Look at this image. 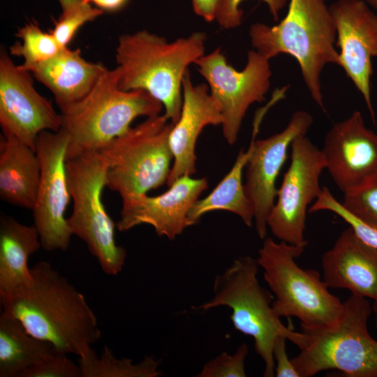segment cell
I'll return each mask as SVG.
<instances>
[{
    "mask_svg": "<svg viewBox=\"0 0 377 377\" xmlns=\"http://www.w3.org/2000/svg\"><path fill=\"white\" fill-rule=\"evenodd\" d=\"M248 353L246 343L239 346L232 355L223 352L206 362L197 376L245 377V360Z\"/></svg>",
    "mask_w": 377,
    "mask_h": 377,
    "instance_id": "30",
    "label": "cell"
},
{
    "mask_svg": "<svg viewBox=\"0 0 377 377\" xmlns=\"http://www.w3.org/2000/svg\"><path fill=\"white\" fill-rule=\"evenodd\" d=\"M53 353L51 343L32 336L18 320L1 313L0 377H20Z\"/></svg>",
    "mask_w": 377,
    "mask_h": 377,
    "instance_id": "24",
    "label": "cell"
},
{
    "mask_svg": "<svg viewBox=\"0 0 377 377\" xmlns=\"http://www.w3.org/2000/svg\"><path fill=\"white\" fill-rule=\"evenodd\" d=\"M41 247L34 226H27L1 213L0 217V295L33 283L29 257Z\"/></svg>",
    "mask_w": 377,
    "mask_h": 377,
    "instance_id": "22",
    "label": "cell"
},
{
    "mask_svg": "<svg viewBox=\"0 0 377 377\" xmlns=\"http://www.w3.org/2000/svg\"><path fill=\"white\" fill-rule=\"evenodd\" d=\"M206 38L196 31L168 42L146 30L120 36L115 50L119 88L147 91L175 124L181 114L184 76L188 66L205 54Z\"/></svg>",
    "mask_w": 377,
    "mask_h": 377,
    "instance_id": "2",
    "label": "cell"
},
{
    "mask_svg": "<svg viewBox=\"0 0 377 377\" xmlns=\"http://www.w3.org/2000/svg\"><path fill=\"white\" fill-rule=\"evenodd\" d=\"M220 0H191L195 13L207 22L216 19Z\"/></svg>",
    "mask_w": 377,
    "mask_h": 377,
    "instance_id": "34",
    "label": "cell"
},
{
    "mask_svg": "<svg viewBox=\"0 0 377 377\" xmlns=\"http://www.w3.org/2000/svg\"><path fill=\"white\" fill-rule=\"evenodd\" d=\"M330 7L339 48L338 66L362 95L371 117V59L377 57V15L363 0H337Z\"/></svg>",
    "mask_w": 377,
    "mask_h": 377,
    "instance_id": "15",
    "label": "cell"
},
{
    "mask_svg": "<svg viewBox=\"0 0 377 377\" xmlns=\"http://www.w3.org/2000/svg\"><path fill=\"white\" fill-rule=\"evenodd\" d=\"M195 64L220 108L223 137L232 145L237 140L249 107L265 100L271 84L269 60L251 50L247 53L246 66L239 71L228 63L221 49L218 47L205 54Z\"/></svg>",
    "mask_w": 377,
    "mask_h": 377,
    "instance_id": "10",
    "label": "cell"
},
{
    "mask_svg": "<svg viewBox=\"0 0 377 377\" xmlns=\"http://www.w3.org/2000/svg\"><path fill=\"white\" fill-rule=\"evenodd\" d=\"M86 3H93L98 8L105 11H116L125 6L128 0H83Z\"/></svg>",
    "mask_w": 377,
    "mask_h": 377,
    "instance_id": "35",
    "label": "cell"
},
{
    "mask_svg": "<svg viewBox=\"0 0 377 377\" xmlns=\"http://www.w3.org/2000/svg\"><path fill=\"white\" fill-rule=\"evenodd\" d=\"M281 99V94L274 91L267 104L256 113L251 140L252 150L245 168L244 189L253 209L256 231L261 239L267 237V219L277 195L276 181L286 161L288 150L297 136L306 135L313 122L309 112L297 110L281 131L257 140L264 116Z\"/></svg>",
    "mask_w": 377,
    "mask_h": 377,
    "instance_id": "11",
    "label": "cell"
},
{
    "mask_svg": "<svg viewBox=\"0 0 377 377\" xmlns=\"http://www.w3.org/2000/svg\"><path fill=\"white\" fill-rule=\"evenodd\" d=\"M62 14L50 31L61 47L67 45L73 38L78 29L84 23L92 21L103 14V10L93 8L90 3L79 2L62 10Z\"/></svg>",
    "mask_w": 377,
    "mask_h": 377,
    "instance_id": "28",
    "label": "cell"
},
{
    "mask_svg": "<svg viewBox=\"0 0 377 377\" xmlns=\"http://www.w3.org/2000/svg\"><path fill=\"white\" fill-rule=\"evenodd\" d=\"M252 145L244 151L241 149L230 170L202 199H198L192 206L188 215L190 226L197 223L205 214L225 210L235 214L248 227L254 221L252 205L246 194L243 173L251 154Z\"/></svg>",
    "mask_w": 377,
    "mask_h": 377,
    "instance_id": "23",
    "label": "cell"
},
{
    "mask_svg": "<svg viewBox=\"0 0 377 377\" xmlns=\"http://www.w3.org/2000/svg\"><path fill=\"white\" fill-rule=\"evenodd\" d=\"M68 354L53 353L21 374L20 377H81L79 364Z\"/></svg>",
    "mask_w": 377,
    "mask_h": 377,
    "instance_id": "31",
    "label": "cell"
},
{
    "mask_svg": "<svg viewBox=\"0 0 377 377\" xmlns=\"http://www.w3.org/2000/svg\"><path fill=\"white\" fill-rule=\"evenodd\" d=\"M106 69L101 64L85 60L79 49L65 47L27 71L50 89L61 108L87 95Z\"/></svg>",
    "mask_w": 377,
    "mask_h": 377,
    "instance_id": "20",
    "label": "cell"
},
{
    "mask_svg": "<svg viewBox=\"0 0 377 377\" xmlns=\"http://www.w3.org/2000/svg\"><path fill=\"white\" fill-rule=\"evenodd\" d=\"M68 143L67 133L60 128L43 131L35 144L40 162V178L32 209L34 226L41 247L47 251H66L72 236L65 216L71 199L66 169Z\"/></svg>",
    "mask_w": 377,
    "mask_h": 377,
    "instance_id": "13",
    "label": "cell"
},
{
    "mask_svg": "<svg viewBox=\"0 0 377 377\" xmlns=\"http://www.w3.org/2000/svg\"><path fill=\"white\" fill-rule=\"evenodd\" d=\"M343 207L362 222L377 229V175L343 193Z\"/></svg>",
    "mask_w": 377,
    "mask_h": 377,
    "instance_id": "27",
    "label": "cell"
},
{
    "mask_svg": "<svg viewBox=\"0 0 377 377\" xmlns=\"http://www.w3.org/2000/svg\"><path fill=\"white\" fill-rule=\"evenodd\" d=\"M372 313L374 314L375 324L377 327V298L374 300L373 304L371 305Z\"/></svg>",
    "mask_w": 377,
    "mask_h": 377,
    "instance_id": "37",
    "label": "cell"
},
{
    "mask_svg": "<svg viewBox=\"0 0 377 377\" xmlns=\"http://www.w3.org/2000/svg\"><path fill=\"white\" fill-rule=\"evenodd\" d=\"M62 10H64L70 6H72L79 2L83 1V0H59Z\"/></svg>",
    "mask_w": 377,
    "mask_h": 377,
    "instance_id": "36",
    "label": "cell"
},
{
    "mask_svg": "<svg viewBox=\"0 0 377 377\" xmlns=\"http://www.w3.org/2000/svg\"><path fill=\"white\" fill-rule=\"evenodd\" d=\"M168 191L157 196L140 194L122 201L120 219L116 224L121 232L137 226H152L160 237L172 240L191 226L188 212L207 189L205 177L186 175L177 179Z\"/></svg>",
    "mask_w": 377,
    "mask_h": 377,
    "instance_id": "17",
    "label": "cell"
},
{
    "mask_svg": "<svg viewBox=\"0 0 377 377\" xmlns=\"http://www.w3.org/2000/svg\"><path fill=\"white\" fill-rule=\"evenodd\" d=\"M40 178L36 151L11 136L0 142V197L15 206L33 209Z\"/></svg>",
    "mask_w": 377,
    "mask_h": 377,
    "instance_id": "21",
    "label": "cell"
},
{
    "mask_svg": "<svg viewBox=\"0 0 377 377\" xmlns=\"http://www.w3.org/2000/svg\"><path fill=\"white\" fill-rule=\"evenodd\" d=\"M81 377H158L160 362L147 356L135 363L127 357L117 358L112 350L105 346L100 356L91 348L79 357Z\"/></svg>",
    "mask_w": 377,
    "mask_h": 377,
    "instance_id": "25",
    "label": "cell"
},
{
    "mask_svg": "<svg viewBox=\"0 0 377 377\" xmlns=\"http://www.w3.org/2000/svg\"><path fill=\"white\" fill-rule=\"evenodd\" d=\"M323 280L329 288L377 298V249L362 241L351 227L343 230L321 258Z\"/></svg>",
    "mask_w": 377,
    "mask_h": 377,
    "instance_id": "19",
    "label": "cell"
},
{
    "mask_svg": "<svg viewBox=\"0 0 377 377\" xmlns=\"http://www.w3.org/2000/svg\"><path fill=\"white\" fill-rule=\"evenodd\" d=\"M119 80L117 67L106 69L87 95L59 108L61 128L68 137L66 160L102 150L138 117L160 114V101L144 90L121 89Z\"/></svg>",
    "mask_w": 377,
    "mask_h": 377,
    "instance_id": "4",
    "label": "cell"
},
{
    "mask_svg": "<svg viewBox=\"0 0 377 377\" xmlns=\"http://www.w3.org/2000/svg\"><path fill=\"white\" fill-rule=\"evenodd\" d=\"M321 151L325 169L343 193L377 175V133L366 126L358 110L332 125Z\"/></svg>",
    "mask_w": 377,
    "mask_h": 377,
    "instance_id": "16",
    "label": "cell"
},
{
    "mask_svg": "<svg viewBox=\"0 0 377 377\" xmlns=\"http://www.w3.org/2000/svg\"><path fill=\"white\" fill-rule=\"evenodd\" d=\"M29 73L1 52L0 125L3 135L14 137L36 151L38 135L45 131H59L61 119L51 102L35 89Z\"/></svg>",
    "mask_w": 377,
    "mask_h": 377,
    "instance_id": "14",
    "label": "cell"
},
{
    "mask_svg": "<svg viewBox=\"0 0 377 377\" xmlns=\"http://www.w3.org/2000/svg\"><path fill=\"white\" fill-rule=\"evenodd\" d=\"M283 336H279L273 346L274 360V376L276 377H300L294 364L287 355L286 341Z\"/></svg>",
    "mask_w": 377,
    "mask_h": 377,
    "instance_id": "33",
    "label": "cell"
},
{
    "mask_svg": "<svg viewBox=\"0 0 377 377\" xmlns=\"http://www.w3.org/2000/svg\"><path fill=\"white\" fill-rule=\"evenodd\" d=\"M220 108L212 96L207 84H193L188 71L182 80V105L180 117L169 135L173 161L167 180L169 186L182 176L196 172L195 145L203 128L221 125Z\"/></svg>",
    "mask_w": 377,
    "mask_h": 377,
    "instance_id": "18",
    "label": "cell"
},
{
    "mask_svg": "<svg viewBox=\"0 0 377 377\" xmlns=\"http://www.w3.org/2000/svg\"><path fill=\"white\" fill-rule=\"evenodd\" d=\"M372 313L366 297L351 294L338 321L329 326L300 325L304 344L291 358L300 377L335 369L348 377H377V341L369 332Z\"/></svg>",
    "mask_w": 377,
    "mask_h": 377,
    "instance_id": "6",
    "label": "cell"
},
{
    "mask_svg": "<svg viewBox=\"0 0 377 377\" xmlns=\"http://www.w3.org/2000/svg\"><path fill=\"white\" fill-rule=\"evenodd\" d=\"M172 126L164 114L147 117L101 150L108 162L106 186L122 201L167 182L173 161L169 145Z\"/></svg>",
    "mask_w": 377,
    "mask_h": 377,
    "instance_id": "9",
    "label": "cell"
},
{
    "mask_svg": "<svg viewBox=\"0 0 377 377\" xmlns=\"http://www.w3.org/2000/svg\"><path fill=\"white\" fill-rule=\"evenodd\" d=\"M324 169L321 149L306 135L297 136L291 143L290 163L267 219V228L280 241L307 244L304 233L308 207L322 191L320 177Z\"/></svg>",
    "mask_w": 377,
    "mask_h": 377,
    "instance_id": "12",
    "label": "cell"
},
{
    "mask_svg": "<svg viewBox=\"0 0 377 377\" xmlns=\"http://www.w3.org/2000/svg\"><path fill=\"white\" fill-rule=\"evenodd\" d=\"M365 1L371 8H374L377 11V0H363Z\"/></svg>",
    "mask_w": 377,
    "mask_h": 377,
    "instance_id": "38",
    "label": "cell"
},
{
    "mask_svg": "<svg viewBox=\"0 0 377 377\" xmlns=\"http://www.w3.org/2000/svg\"><path fill=\"white\" fill-rule=\"evenodd\" d=\"M259 264L250 256H240L217 274L214 281L211 300L194 310L207 311L219 306L232 309L230 320L234 327L253 337L256 353L265 364L263 376H274L273 346L279 336L295 344L300 349L304 344L303 333L285 326L272 307L274 297L260 286L258 279Z\"/></svg>",
    "mask_w": 377,
    "mask_h": 377,
    "instance_id": "5",
    "label": "cell"
},
{
    "mask_svg": "<svg viewBox=\"0 0 377 377\" xmlns=\"http://www.w3.org/2000/svg\"><path fill=\"white\" fill-rule=\"evenodd\" d=\"M249 36L253 50L269 60L281 54L296 59L311 98L325 111L321 73L339 60L336 29L326 0H289L287 13L277 24H253Z\"/></svg>",
    "mask_w": 377,
    "mask_h": 377,
    "instance_id": "3",
    "label": "cell"
},
{
    "mask_svg": "<svg viewBox=\"0 0 377 377\" xmlns=\"http://www.w3.org/2000/svg\"><path fill=\"white\" fill-rule=\"evenodd\" d=\"M256 258L264 279L275 296L272 307L279 317H295L300 325L329 326L339 319L343 302L332 295L320 273L300 267L295 259L307 244L263 239Z\"/></svg>",
    "mask_w": 377,
    "mask_h": 377,
    "instance_id": "7",
    "label": "cell"
},
{
    "mask_svg": "<svg viewBox=\"0 0 377 377\" xmlns=\"http://www.w3.org/2000/svg\"><path fill=\"white\" fill-rule=\"evenodd\" d=\"M377 125V124H376Z\"/></svg>",
    "mask_w": 377,
    "mask_h": 377,
    "instance_id": "39",
    "label": "cell"
},
{
    "mask_svg": "<svg viewBox=\"0 0 377 377\" xmlns=\"http://www.w3.org/2000/svg\"><path fill=\"white\" fill-rule=\"evenodd\" d=\"M31 272L30 286L0 295L1 313L51 343L56 353L83 355L101 336L84 295L49 262H38Z\"/></svg>",
    "mask_w": 377,
    "mask_h": 377,
    "instance_id": "1",
    "label": "cell"
},
{
    "mask_svg": "<svg viewBox=\"0 0 377 377\" xmlns=\"http://www.w3.org/2000/svg\"><path fill=\"white\" fill-rule=\"evenodd\" d=\"M244 0H220L216 20L224 29L239 27L242 21L244 13L239 5ZM265 2L274 22L279 20V14L286 6L288 0H260Z\"/></svg>",
    "mask_w": 377,
    "mask_h": 377,
    "instance_id": "32",
    "label": "cell"
},
{
    "mask_svg": "<svg viewBox=\"0 0 377 377\" xmlns=\"http://www.w3.org/2000/svg\"><path fill=\"white\" fill-rule=\"evenodd\" d=\"M68 186L73 202L67 223L72 235L84 242L101 269L117 275L126 258V249L117 244V228L101 200L106 186L108 162L101 151L66 160Z\"/></svg>",
    "mask_w": 377,
    "mask_h": 377,
    "instance_id": "8",
    "label": "cell"
},
{
    "mask_svg": "<svg viewBox=\"0 0 377 377\" xmlns=\"http://www.w3.org/2000/svg\"><path fill=\"white\" fill-rule=\"evenodd\" d=\"M16 36L22 39V43L16 42L10 46V54L24 59L20 67L26 71L50 59L62 48L50 32L42 31L35 21L27 23L17 31Z\"/></svg>",
    "mask_w": 377,
    "mask_h": 377,
    "instance_id": "26",
    "label": "cell"
},
{
    "mask_svg": "<svg viewBox=\"0 0 377 377\" xmlns=\"http://www.w3.org/2000/svg\"><path fill=\"white\" fill-rule=\"evenodd\" d=\"M320 211H330L336 214L352 228L362 241L377 249V229L362 222L348 212L325 186L322 188L320 194L309 208V213Z\"/></svg>",
    "mask_w": 377,
    "mask_h": 377,
    "instance_id": "29",
    "label": "cell"
}]
</instances>
